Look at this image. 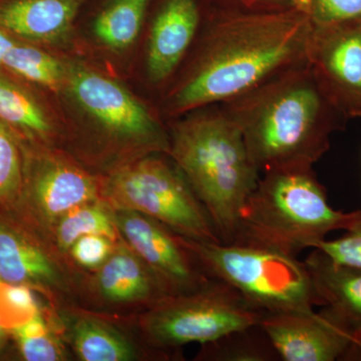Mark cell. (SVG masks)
<instances>
[{
  "label": "cell",
  "instance_id": "ac0fdd59",
  "mask_svg": "<svg viewBox=\"0 0 361 361\" xmlns=\"http://www.w3.org/2000/svg\"><path fill=\"white\" fill-rule=\"evenodd\" d=\"M71 343L80 360L130 361L137 358L134 345L118 330L97 318L82 316L71 327Z\"/></svg>",
  "mask_w": 361,
  "mask_h": 361
},
{
  "label": "cell",
  "instance_id": "d6986e66",
  "mask_svg": "<svg viewBox=\"0 0 361 361\" xmlns=\"http://www.w3.org/2000/svg\"><path fill=\"white\" fill-rule=\"evenodd\" d=\"M0 66L51 89L59 87L63 78V66L58 59L37 47L16 42L1 27Z\"/></svg>",
  "mask_w": 361,
  "mask_h": 361
},
{
  "label": "cell",
  "instance_id": "3957f363",
  "mask_svg": "<svg viewBox=\"0 0 361 361\" xmlns=\"http://www.w3.org/2000/svg\"><path fill=\"white\" fill-rule=\"evenodd\" d=\"M186 115L171 127L168 155L208 211L221 242L231 244L261 173L241 130L220 104Z\"/></svg>",
  "mask_w": 361,
  "mask_h": 361
},
{
  "label": "cell",
  "instance_id": "277c9868",
  "mask_svg": "<svg viewBox=\"0 0 361 361\" xmlns=\"http://www.w3.org/2000/svg\"><path fill=\"white\" fill-rule=\"evenodd\" d=\"M360 214L332 208L313 168L268 171L242 209L233 243L297 257L305 249H314L329 233L348 230Z\"/></svg>",
  "mask_w": 361,
  "mask_h": 361
},
{
  "label": "cell",
  "instance_id": "5b68a950",
  "mask_svg": "<svg viewBox=\"0 0 361 361\" xmlns=\"http://www.w3.org/2000/svg\"><path fill=\"white\" fill-rule=\"evenodd\" d=\"M178 237L207 276L229 285L261 312H313L320 306L310 273L297 257L247 244Z\"/></svg>",
  "mask_w": 361,
  "mask_h": 361
},
{
  "label": "cell",
  "instance_id": "4fadbf2b",
  "mask_svg": "<svg viewBox=\"0 0 361 361\" xmlns=\"http://www.w3.org/2000/svg\"><path fill=\"white\" fill-rule=\"evenodd\" d=\"M199 0H164L157 11L147 51V73L155 85L174 77L193 49L204 25Z\"/></svg>",
  "mask_w": 361,
  "mask_h": 361
},
{
  "label": "cell",
  "instance_id": "7a4b0ae2",
  "mask_svg": "<svg viewBox=\"0 0 361 361\" xmlns=\"http://www.w3.org/2000/svg\"><path fill=\"white\" fill-rule=\"evenodd\" d=\"M237 123L261 174L313 168L345 118L327 99L307 63L220 104Z\"/></svg>",
  "mask_w": 361,
  "mask_h": 361
},
{
  "label": "cell",
  "instance_id": "ffe728a7",
  "mask_svg": "<svg viewBox=\"0 0 361 361\" xmlns=\"http://www.w3.org/2000/svg\"><path fill=\"white\" fill-rule=\"evenodd\" d=\"M149 2L111 0L94 20V35L110 49H127L139 37Z\"/></svg>",
  "mask_w": 361,
  "mask_h": 361
},
{
  "label": "cell",
  "instance_id": "30bf717a",
  "mask_svg": "<svg viewBox=\"0 0 361 361\" xmlns=\"http://www.w3.org/2000/svg\"><path fill=\"white\" fill-rule=\"evenodd\" d=\"M116 229L130 249L163 282L171 295L190 293L211 281L179 237L153 218L113 209Z\"/></svg>",
  "mask_w": 361,
  "mask_h": 361
},
{
  "label": "cell",
  "instance_id": "d4e9b609",
  "mask_svg": "<svg viewBox=\"0 0 361 361\" xmlns=\"http://www.w3.org/2000/svg\"><path fill=\"white\" fill-rule=\"evenodd\" d=\"M23 175L18 142L0 122V210H16L23 191Z\"/></svg>",
  "mask_w": 361,
  "mask_h": 361
},
{
  "label": "cell",
  "instance_id": "52a82bcc",
  "mask_svg": "<svg viewBox=\"0 0 361 361\" xmlns=\"http://www.w3.org/2000/svg\"><path fill=\"white\" fill-rule=\"evenodd\" d=\"M261 314L229 285L212 279L198 290L168 296L151 306L142 329L157 348H177L211 343L256 326Z\"/></svg>",
  "mask_w": 361,
  "mask_h": 361
},
{
  "label": "cell",
  "instance_id": "7c38bea8",
  "mask_svg": "<svg viewBox=\"0 0 361 361\" xmlns=\"http://www.w3.org/2000/svg\"><path fill=\"white\" fill-rule=\"evenodd\" d=\"M99 185L87 173L61 159L47 158L25 170L16 212L25 224L54 227L75 207L99 201Z\"/></svg>",
  "mask_w": 361,
  "mask_h": 361
},
{
  "label": "cell",
  "instance_id": "cb8c5ba5",
  "mask_svg": "<svg viewBox=\"0 0 361 361\" xmlns=\"http://www.w3.org/2000/svg\"><path fill=\"white\" fill-rule=\"evenodd\" d=\"M18 342L20 355L27 361L65 360L63 346L49 330L42 313L37 312L26 322L11 329Z\"/></svg>",
  "mask_w": 361,
  "mask_h": 361
},
{
  "label": "cell",
  "instance_id": "4316f807",
  "mask_svg": "<svg viewBox=\"0 0 361 361\" xmlns=\"http://www.w3.org/2000/svg\"><path fill=\"white\" fill-rule=\"evenodd\" d=\"M314 249L323 252L334 262L361 269V214L346 234L336 240H323Z\"/></svg>",
  "mask_w": 361,
  "mask_h": 361
},
{
  "label": "cell",
  "instance_id": "484cf974",
  "mask_svg": "<svg viewBox=\"0 0 361 361\" xmlns=\"http://www.w3.org/2000/svg\"><path fill=\"white\" fill-rule=\"evenodd\" d=\"M307 13L313 28L361 25V0H310Z\"/></svg>",
  "mask_w": 361,
  "mask_h": 361
},
{
  "label": "cell",
  "instance_id": "f1b7e54d",
  "mask_svg": "<svg viewBox=\"0 0 361 361\" xmlns=\"http://www.w3.org/2000/svg\"><path fill=\"white\" fill-rule=\"evenodd\" d=\"M0 306H4L9 312L21 315L25 320L30 319L39 312L35 297L32 288L25 285H11L0 283Z\"/></svg>",
  "mask_w": 361,
  "mask_h": 361
},
{
  "label": "cell",
  "instance_id": "4dcf8cb0",
  "mask_svg": "<svg viewBox=\"0 0 361 361\" xmlns=\"http://www.w3.org/2000/svg\"><path fill=\"white\" fill-rule=\"evenodd\" d=\"M7 338V327L2 322L1 315H0V350L4 348Z\"/></svg>",
  "mask_w": 361,
  "mask_h": 361
},
{
  "label": "cell",
  "instance_id": "8992f818",
  "mask_svg": "<svg viewBox=\"0 0 361 361\" xmlns=\"http://www.w3.org/2000/svg\"><path fill=\"white\" fill-rule=\"evenodd\" d=\"M104 203L153 218L195 241L222 243L208 211L173 161L147 156L127 164L106 180Z\"/></svg>",
  "mask_w": 361,
  "mask_h": 361
},
{
  "label": "cell",
  "instance_id": "7402d4cb",
  "mask_svg": "<svg viewBox=\"0 0 361 361\" xmlns=\"http://www.w3.org/2000/svg\"><path fill=\"white\" fill-rule=\"evenodd\" d=\"M0 122L35 137H47L51 123L39 104L20 85L0 75Z\"/></svg>",
  "mask_w": 361,
  "mask_h": 361
},
{
  "label": "cell",
  "instance_id": "1f68e13d",
  "mask_svg": "<svg viewBox=\"0 0 361 361\" xmlns=\"http://www.w3.org/2000/svg\"><path fill=\"white\" fill-rule=\"evenodd\" d=\"M356 355H361V330L355 331V349L353 356Z\"/></svg>",
  "mask_w": 361,
  "mask_h": 361
},
{
  "label": "cell",
  "instance_id": "2e32d148",
  "mask_svg": "<svg viewBox=\"0 0 361 361\" xmlns=\"http://www.w3.org/2000/svg\"><path fill=\"white\" fill-rule=\"evenodd\" d=\"M320 306L355 331L361 330V269L334 262L318 249L303 261Z\"/></svg>",
  "mask_w": 361,
  "mask_h": 361
},
{
  "label": "cell",
  "instance_id": "5bb4252c",
  "mask_svg": "<svg viewBox=\"0 0 361 361\" xmlns=\"http://www.w3.org/2000/svg\"><path fill=\"white\" fill-rule=\"evenodd\" d=\"M0 282L40 289L61 287L56 261L23 222L0 212Z\"/></svg>",
  "mask_w": 361,
  "mask_h": 361
},
{
  "label": "cell",
  "instance_id": "603a6c76",
  "mask_svg": "<svg viewBox=\"0 0 361 361\" xmlns=\"http://www.w3.org/2000/svg\"><path fill=\"white\" fill-rule=\"evenodd\" d=\"M206 345L209 346L206 356L213 360L268 361L278 357L259 325L233 332Z\"/></svg>",
  "mask_w": 361,
  "mask_h": 361
},
{
  "label": "cell",
  "instance_id": "9a60e30c",
  "mask_svg": "<svg viewBox=\"0 0 361 361\" xmlns=\"http://www.w3.org/2000/svg\"><path fill=\"white\" fill-rule=\"evenodd\" d=\"M97 288L113 303L148 302L153 306L171 296L155 273L126 247L114 250L99 268Z\"/></svg>",
  "mask_w": 361,
  "mask_h": 361
},
{
  "label": "cell",
  "instance_id": "e0dca14e",
  "mask_svg": "<svg viewBox=\"0 0 361 361\" xmlns=\"http://www.w3.org/2000/svg\"><path fill=\"white\" fill-rule=\"evenodd\" d=\"M85 0H9L0 4V27L25 39L51 42L66 35Z\"/></svg>",
  "mask_w": 361,
  "mask_h": 361
},
{
  "label": "cell",
  "instance_id": "f546056e",
  "mask_svg": "<svg viewBox=\"0 0 361 361\" xmlns=\"http://www.w3.org/2000/svg\"><path fill=\"white\" fill-rule=\"evenodd\" d=\"M308 6L310 0H213V6L237 11H262L299 8L307 13Z\"/></svg>",
  "mask_w": 361,
  "mask_h": 361
},
{
  "label": "cell",
  "instance_id": "6da1fadb",
  "mask_svg": "<svg viewBox=\"0 0 361 361\" xmlns=\"http://www.w3.org/2000/svg\"><path fill=\"white\" fill-rule=\"evenodd\" d=\"M205 26L191 66L166 99L168 115L229 103L308 61L313 26L302 9L213 6Z\"/></svg>",
  "mask_w": 361,
  "mask_h": 361
},
{
  "label": "cell",
  "instance_id": "ba28073f",
  "mask_svg": "<svg viewBox=\"0 0 361 361\" xmlns=\"http://www.w3.org/2000/svg\"><path fill=\"white\" fill-rule=\"evenodd\" d=\"M68 80L75 101L106 132L153 153L168 155L170 135L122 85L85 68H75Z\"/></svg>",
  "mask_w": 361,
  "mask_h": 361
},
{
  "label": "cell",
  "instance_id": "8fae6325",
  "mask_svg": "<svg viewBox=\"0 0 361 361\" xmlns=\"http://www.w3.org/2000/svg\"><path fill=\"white\" fill-rule=\"evenodd\" d=\"M308 65L336 110L361 118V25L313 28Z\"/></svg>",
  "mask_w": 361,
  "mask_h": 361
},
{
  "label": "cell",
  "instance_id": "44dd1931",
  "mask_svg": "<svg viewBox=\"0 0 361 361\" xmlns=\"http://www.w3.org/2000/svg\"><path fill=\"white\" fill-rule=\"evenodd\" d=\"M54 227L56 243L63 251L70 250L71 245L85 235H104L115 240L118 234L113 209L99 201L75 207Z\"/></svg>",
  "mask_w": 361,
  "mask_h": 361
},
{
  "label": "cell",
  "instance_id": "83f0119b",
  "mask_svg": "<svg viewBox=\"0 0 361 361\" xmlns=\"http://www.w3.org/2000/svg\"><path fill=\"white\" fill-rule=\"evenodd\" d=\"M73 260L89 269L99 268L111 253V240L104 235H85L71 245L70 250Z\"/></svg>",
  "mask_w": 361,
  "mask_h": 361
},
{
  "label": "cell",
  "instance_id": "9c48e42d",
  "mask_svg": "<svg viewBox=\"0 0 361 361\" xmlns=\"http://www.w3.org/2000/svg\"><path fill=\"white\" fill-rule=\"evenodd\" d=\"M258 325L282 360L334 361L355 353V330L326 307L262 312Z\"/></svg>",
  "mask_w": 361,
  "mask_h": 361
}]
</instances>
